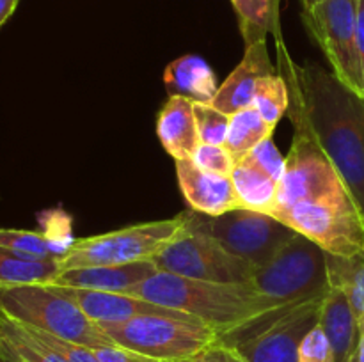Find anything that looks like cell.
Returning <instances> with one entry per match:
<instances>
[{
  "label": "cell",
  "instance_id": "6",
  "mask_svg": "<svg viewBox=\"0 0 364 362\" xmlns=\"http://www.w3.org/2000/svg\"><path fill=\"white\" fill-rule=\"evenodd\" d=\"M251 284L259 293L290 305L322 297L329 287L326 251L297 233L255 270Z\"/></svg>",
  "mask_w": 364,
  "mask_h": 362
},
{
  "label": "cell",
  "instance_id": "26",
  "mask_svg": "<svg viewBox=\"0 0 364 362\" xmlns=\"http://www.w3.org/2000/svg\"><path fill=\"white\" fill-rule=\"evenodd\" d=\"M71 243L50 233L27 229H0V247L36 259H60Z\"/></svg>",
  "mask_w": 364,
  "mask_h": 362
},
{
  "label": "cell",
  "instance_id": "8",
  "mask_svg": "<svg viewBox=\"0 0 364 362\" xmlns=\"http://www.w3.org/2000/svg\"><path fill=\"white\" fill-rule=\"evenodd\" d=\"M327 254L354 256L364 251V215L348 192L334 197L304 201L274 215Z\"/></svg>",
  "mask_w": 364,
  "mask_h": 362
},
{
  "label": "cell",
  "instance_id": "22",
  "mask_svg": "<svg viewBox=\"0 0 364 362\" xmlns=\"http://www.w3.org/2000/svg\"><path fill=\"white\" fill-rule=\"evenodd\" d=\"M327 279L329 286L347 295L359 327L364 325V251L354 256L327 254Z\"/></svg>",
  "mask_w": 364,
  "mask_h": 362
},
{
  "label": "cell",
  "instance_id": "18",
  "mask_svg": "<svg viewBox=\"0 0 364 362\" xmlns=\"http://www.w3.org/2000/svg\"><path fill=\"white\" fill-rule=\"evenodd\" d=\"M318 325L333 346L336 362H343L354 353L359 339V323L347 295L338 287H327L320 307Z\"/></svg>",
  "mask_w": 364,
  "mask_h": 362
},
{
  "label": "cell",
  "instance_id": "17",
  "mask_svg": "<svg viewBox=\"0 0 364 362\" xmlns=\"http://www.w3.org/2000/svg\"><path fill=\"white\" fill-rule=\"evenodd\" d=\"M156 135L174 160L192 158L201 144L194 116V103L183 96H169L156 119Z\"/></svg>",
  "mask_w": 364,
  "mask_h": 362
},
{
  "label": "cell",
  "instance_id": "35",
  "mask_svg": "<svg viewBox=\"0 0 364 362\" xmlns=\"http://www.w3.org/2000/svg\"><path fill=\"white\" fill-rule=\"evenodd\" d=\"M358 53L361 62L363 92H364V0H358Z\"/></svg>",
  "mask_w": 364,
  "mask_h": 362
},
{
  "label": "cell",
  "instance_id": "32",
  "mask_svg": "<svg viewBox=\"0 0 364 362\" xmlns=\"http://www.w3.org/2000/svg\"><path fill=\"white\" fill-rule=\"evenodd\" d=\"M245 160H249L251 163H255L256 167H259L262 170H265L269 176H272L274 180L279 181L281 176L284 172V163H287V158L281 155L279 149L274 144L272 137L265 138L262 144L256 146L249 155L244 156Z\"/></svg>",
  "mask_w": 364,
  "mask_h": 362
},
{
  "label": "cell",
  "instance_id": "13",
  "mask_svg": "<svg viewBox=\"0 0 364 362\" xmlns=\"http://www.w3.org/2000/svg\"><path fill=\"white\" fill-rule=\"evenodd\" d=\"M176 176L180 190L192 212L219 216L242 208L231 176L210 172L192 162L176 160Z\"/></svg>",
  "mask_w": 364,
  "mask_h": 362
},
{
  "label": "cell",
  "instance_id": "24",
  "mask_svg": "<svg viewBox=\"0 0 364 362\" xmlns=\"http://www.w3.org/2000/svg\"><path fill=\"white\" fill-rule=\"evenodd\" d=\"M274 126H270L265 119L258 114V110L247 106L238 112L231 114L230 130L224 148L233 156L235 163L244 158L265 138L272 137Z\"/></svg>",
  "mask_w": 364,
  "mask_h": 362
},
{
  "label": "cell",
  "instance_id": "15",
  "mask_svg": "<svg viewBox=\"0 0 364 362\" xmlns=\"http://www.w3.org/2000/svg\"><path fill=\"white\" fill-rule=\"evenodd\" d=\"M269 75H276V67L269 57L267 41L247 45L244 59L223 82L212 105L230 116L238 110L247 109L252 105L258 82Z\"/></svg>",
  "mask_w": 364,
  "mask_h": 362
},
{
  "label": "cell",
  "instance_id": "11",
  "mask_svg": "<svg viewBox=\"0 0 364 362\" xmlns=\"http://www.w3.org/2000/svg\"><path fill=\"white\" fill-rule=\"evenodd\" d=\"M196 222L212 234L226 251L256 268L265 265L297 231L267 213L237 208L219 216L192 212Z\"/></svg>",
  "mask_w": 364,
  "mask_h": 362
},
{
  "label": "cell",
  "instance_id": "10",
  "mask_svg": "<svg viewBox=\"0 0 364 362\" xmlns=\"http://www.w3.org/2000/svg\"><path fill=\"white\" fill-rule=\"evenodd\" d=\"M304 20L326 53L334 77L363 92L358 53V0H302Z\"/></svg>",
  "mask_w": 364,
  "mask_h": 362
},
{
  "label": "cell",
  "instance_id": "20",
  "mask_svg": "<svg viewBox=\"0 0 364 362\" xmlns=\"http://www.w3.org/2000/svg\"><path fill=\"white\" fill-rule=\"evenodd\" d=\"M235 190L240 199L242 208L272 215L277 206V187L279 181L256 167L249 160L242 158L231 170Z\"/></svg>",
  "mask_w": 364,
  "mask_h": 362
},
{
  "label": "cell",
  "instance_id": "34",
  "mask_svg": "<svg viewBox=\"0 0 364 362\" xmlns=\"http://www.w3.org/2000/svg\"><path fill=\"white\" fill-rule=\"evenodd\" d=\"M92 350H95L100 362H159L155 358L144 357V355L137 353V351L117 346V344H105V346L92 348Z\"/></svg>",
  "mask_w": 364,
  "mask_h": 362
},
{
  "label": "cell",
  "instance_id": "9",
  "mask_svg": "<svg viewBox=\"0 0 364 362\" xmlns=\"http://www.w3.org/2000/svg\"><path fill=\"white\" fill-rule=\"evenodd\" d=\"M291 121L295 124V135L277 187V206L272 216L297 202L318 201L348 192L333 162L308 126L299 117L291 116Z\"/></svg>",
  "mask_w": 364,
  "mask_h": 362
},
{
  "label": "cell",
  "instance_id": "33",
  "mask_svg": "<svg viewBox=\"0 0 364 362\" xmlns=\"http://www.w3.org/2000/svg\"><path fill=\"white\" fill-rule=\"evenodd\" d=\"M183 362H249L244 355L238 351L237 346L226 343V341L219 339L198 355Z\"/></svg>",
  "mask_w": 364,
  "mask_h": 362
},
{
  "label": "cell",
  "instance_id": "27",
  "mask_svg": "<svg viewBox=\"0 0 364 362\" xmlns=\"http://www.w3.org/2000/svg\"><path fill=\"white\" fill-rule=\"evenodd\" d=\"M252 109L258 110L259 116L276 128L281 117L290 110V89L283 75H269L263 77L256 85Z\"/></svg>",
  "mask_w": 364,
  "mask_h": 362
},
{
  "label": "cell",
  "instance_id": "12",
  "mask_svg": "<svg viewBox=\"0 0 364 362\" xmlns=\"http://www.w3.org/2000/svg\"><path fill=\"white\" fill-rule=\"evenodd\" d=\"M323 295L291 305L230 344L237 346L249 362H297L302 339L318 325Z\"/></svg>",
  "mask_w": 364,
  "mask_h": 362
},
{
  "label": "cell",
  "instance_id": "21",
  "mask_svg": "<svg viewBox=\"0 0 364 362\" xmlns=\"http://www.w3.org/2000/svg\"><path fill=\"white\" fill-rule=\"evenodd\" d=\"M0 362H66L27 327L0 316Z\"/></svg>",
  "mask_w": 364,
  "mask_h": 362
},
{
  "label": "cell",
  "instance_id": "1",
  "mask_svg": "<svg viewBox=\"0 0 364 362\" xmlns=\"http://www.w3.org/2000/svg\"><path fill=\"white\" fill-rule=\"evenodd\" d=\"M291 116L308 126L364 215V96L318 64L297 66L287 52Z\"/></svg>",
  "mask_w": 364,
  "mask_h": 362
},
{
  "label": "cell",
  "instance_id": "38",
  "mask_svg": "<svg viewBox=\"0 0 364 362\" xmlns=\"http://www.w3.org/2000/svg\"><path fill=\"white\" fill-rule=\"evenodd\" d=\"M343 362H355V361H354V353H352V355H350V357H348V358H345V361H343Z\"/></svg>",
  "mask_w": 364,
  "mask_h": 362
},
{
  "label": "cell",
  "instance_id": "23",
  "mask_svg": "<svg viewBox=\"0 0 364 362\" xmlns=\"http://www.w3.org/2000/svg\"><path fill=\"white\" fill-rule=\"evenodd\" d=\"M60 272L59 259H36L0 247V284H46Z\"/></svg>",
  "mask_w": 364,
  "mask_h": 362
},
{
  "label": "cell",
  "instance_id": "14",
  "mask_svg": "<svg viewBox=\"0 0 364 362\" xmlns=\"http://www.w3.org/2000/svg\"><path fill=\"white\" fill-rule=\"evenodd\" d=\"M59 287L80 307V311L91 322H95L100 327L116 325V323L128 322V319L142 314H187V312L176 311V309H167L159 304H153V302L135 297L127 291L82 290V287L66 286Z\"/></svg>",
  "mask_w": 364,
  "mask_h": 362
},
{
  "label": "cell",
  "instance_id": "3",
  "mask_svg": "<svg viewBox=\"0 0 364 362\" xmlns=\"http://www.w3.org/2000/svg\"><path fill=\"white\" fill-rule=\"evenodd\" d=\"M0 316L89 348L116 344L55 284H0Z\"/></svg>",
  "mask_w": 364,
  "mask_h": 362
},
{
  "label": "cell",
  "instance_id": "2",
  "mask_svg": "<svg viewBox=\"0 0 364 362\" xmlns=\"http://www.w3.org/2000/svg\"><path fill=\"white\" fill-rule=\"evenodd\" d=\"M127 293L187 312L213 327L228 343L295 305L259 293L251 283H210L162 270Z\"/></svg>",
  "mask_w": 364,
  "mask_h": 362
},
{
  "label": "cell",
  "instance_id": "4",
  "mask_svg": "<svg viewBox=\"0 0 364 362\" xmlns=\"http://www.w3.org/2000/svg\"><path fill=\"white\" fill-rule=\"evenodd\" d=\"M102 330L117 346L159 362L188 361L220 339L213 327L191 314H142Z\"/></svg>",
  "mask_w": 364,
  "mask_h": 362
},
{
  "label": "cell",
  "instance_id": "37",
  "mask_svg": "<svg viewBox=\"0 0 364 362\" xmlns=\"http://www.w3.org/2000/svg\"><path fill=\"white\" fill-rule=\"evenodd\" d=\"M354 361L364 362V325L359 327V339L358 346H355L354 350Z\"/></svg>",
  "mask_w": 364,
  "mask_h": 362
},
{
  "label": "cell",
  "instance_id": "25",
  "mask_svg": "<svg viewBox=\"0 0 364 362\" xmlns=\"http://www.w3.org/2000/svg\"><path fill=\"white\" fill-rule=\"evenodd\" d=\"M231 4L238 16V25H240L245 46L265 41L269 32H274L279 39V32H277L279 0H231Z\"/></svg>",
  "mask_w": 364,
  "mask_h": 362
},
{
  "label": "cell",
  "instance_id": "28",
  "mask_svg": "<svg viewBox=\"0 0 364 362\" xmlns=\"http://www.w3.org/2000/svg\"><path fill=\"white\" fill-rule=\"evenodd\" d=\"M194 116L201 144H226L231 119L230 114L215 109L212 103H194Z\"/></svg>",
  "mask_w": 364,
  "mask_h": 362
},
{
  "label": "cell",
  "instance_id": "19",
  "mask_svg": "<svg viewBox=\"0 0 364 362\" xmlns=\"http://www.w3.org/2000/svg\"><path fill=\"white\" fill-rule=\"evenodd\" d=\"M169 96H183L192 103H212L219 85L210 64L198 55H181L164 71Z\"/></svg>",
  "mask_w": 364,
  "mask_h": 362
},
{
  "label": "cell",
  "instance_id": "31",
  "mask_svg": "<svg viewBox=\"0 0 364 362\" xmlns=\"http://www.w3.org/2000/svg\"><path fill=\"white\" fill-rule=\"evenodd\" d=\"M192 162L201 169L210 170V172L228 174V176H231V170L235 167V160L230 155V151L224 146L213 144H199L192 155Z\"/></svg>",
  "mask_w": 364,
  "mask_h": 362
},
{
  "label": "cell",
  "instance_id": "29",
  "mask_svg": "<svg viewBox=\"0 0 364 362\" xmlns=\"http://www.w3.org/2000/svg\"><path fill=\"white\" fill-rule=\"evenodd\" d=\"M27 329L31 330V332L34 334V336L38 337L41 343H45L48 348H52L55 353H59L66 362H100V358L96 357V353L92 348L84 346V344L73 343V341H66V339H63V337L52 336V334L41 332V330L31 329V327H27Z\"/></svg>",
  "mask_w": 364,
  "mask_h": 362
},
{
  "label": "cell",
  "instance_id": "16",
  "mask_svg": "<svg viewBox=\"0 0 364 362\" xmlns=\"http://www.w3.org/2000/svg\"><path fill=\"white\" fill-rule=\"evenodd\" d=\"M159 272L153 261L64 268L50 284L102 291H128Z\"/></svg>",
  "mask_w": 364,
  "mask_h": 362
},
{
  "label": "cell",
  "instance_id": "5",
  "mask_svg": "<svg viewBox=\"0 0 364 362\" xmlns=\"http://www.w3.org/2000/svg\"><path fill=\"white\" fill-rule=\"evenodd\" d=\"M185 224L187 213H181L173 219L135 224L98 236L80 238L59 259L60 270L151 261L174 240Z\"/></svg>",
  "mask_w": 364,
  "mask_h": 362
},
{
  "label": "cell",
  "instance_id": "36",
  "mask_svg": "<svg viewBox=\"0 0 364 362\" xmlns=\"http://www.w3.org/2000/svg\"><path fill=\"white\" fill-rule=\"evenodd\" d=\"M20 0H0V27L11 18Z\"/></svg>",
  "mask_w": 364,
  "mask_h": 362
},
{
  "label": "cell",
  "instance_id": "7",
  "mask_svg": "<svg viewBox=\"0 0 364 362\" xmlns=\"http://www.w3.org/2000/svg\"><path fill=\"white\" fill-rule=\"evenodd\" d=\"M162 272L210 283H251L256 266L237 258L196 222L192 212L174 240L151 259Z\"/></svg>",
  "mask_w": 364,
  "mask_h": 362
},
{
  "label": "cell",
  "instance_id": "30",
  "mask_svg": "<svg viewBox=\"0 0 364 362\" xmlns=\"http://www.w3.org/2000/svg\"><path fill=\"white\" fill-rule=\"evenodd\" d=\"M297 362H336L333 346L320 325L313 327L302 339Z\"/></svg>",
  "mask_w": 364,
  "mask_h": 362
}]
</instances>
